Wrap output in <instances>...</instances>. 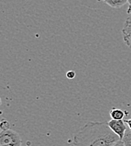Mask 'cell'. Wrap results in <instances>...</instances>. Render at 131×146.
Masks as SVG:
<instances>
[{"label": "cell", "mask_w": 131, "mask_h": 146, "mask_svg": "<svg viewBox=\"0 0 131 146\" xmlns=\"http://www.w3.org/2000/svg\"><path fill=\"white\" fill-rule=\"evenodd\" d=\"M121 140L107 123L88 122L74 134L76 146H113Z\"/></svg>", "instance_id": "cell-1"}, {"label": "cell", "mask_w": 131, "mask_h": 146, "mask_svg": "<svg viewBox=\"0 0 131 146\" xmlns=\"http://www.w3.org/2000/svg\"><path fill=\"white\" fill-rule=\"evenodd\" d=\"M21 139L17 132L9 129L0 133V146H21Z\"/></svg>", "instance_id": "cell-2"}, {"label": "cell", "mask_w": 131, "mask_h": 146, "mask_svg": "<svg viewBox=\"0 0 131 146\" xmlns=\"http://www.w3.org/2000/svg\"><path fill=\"white\" fill-rule=\"evenodd\" d=\"M108 127L110 128V129L114 132L115 134H117L119 139L122 140L123 138L124 137V134L127 131L128 128L126 123H124V120H114V119H111L110 121H108Z\"/></svg>", "instance_id": "cell-3"}, {"label": "cell", "mask_w": 131, "mask_h": 146, "mask_svg": "<svg viewBox=\"0 0 131 146\" xmlns=\"http://www.w3.org/2000/svg\"><path fill=\"white\" fill-rule=\"evenodd\" d=\"M122 35L125 44L131 49V16L125 19L122 29Z\"/></svg>", "instance_id": "cell-4"}, {"label": "cell", "mask_w": 131, "mask_h": 146, "mask_svg": "<svg viewBox=\"0 0 131 146\" xmlns=\"http://www.w3.org/2000/svg\"><path fill=\"white\" fill-rule=\"evenodd\" d=\"M102 1L114 9H120L121 7H123L124 4L128 3V0H102Z\"/></svg>", "instance_id": "cell-5"}, {"label": "cell", "mask_w": 131, "mask_h": 146, "mask_svg": "<svg viewBox=\"0 0 131 146\" xmlns=\"http://www.w3.org/2000/svg\"><path fill=\"white\" fill-rule=\"evenodd\" d=\"M110 116L112 119L114 120H123L124 117L125 116V113L119 108H112L110 111Z\"/></svg>", "instance_id": "cell-6"}, {"label": "cell", "mask_w": 131, "mask_h": 146, "mask_svg": "<svg viewBox=\"0 0 131 146\" xmlns=\"http://www.w3.org/2000/svg\"><path fill=\"white\" fill-rule=\"evenodd\" d=\"M123 142L124 143L125 146H131V130L127 129V131L124 134V137L123 138Z\"/></svg>", "instance_id": "cell-7"}, {"label": "cell", "mask_w": 131, "mask_h": 146, "mask_svg": "<svg viewBox=\"0 0 131 146\" xmlns=\"http://www.w3.org/2000/svg\"><path fill=\"white\" fill-rule=\"evenodd\" d=\"M9 129V123L6 120H2L1 123V131L2 130H6Z\"/></svg>", "instance_id": "cell-8"}, {"label": "cell", "mask_w": 131, "mask_h": 146, "mask_svg": "<svg viewBox=\"0 0 131 146\" xmlns=\"http://www.w3.org/2000/svg\"><path fill=\"white\" fill-rule=\"evenodd\" d=\"M75 76H76V73L73 71H69L68 72L66 73V77L68 79H73L75 77Z\"/></svg>", "instance_id": "cell-9"}, {"label": "cell", "mask_w": 131, "mask_h": 146, "mask_svg": "<svg viewBox=\"0 0 131 146\" xmlns=\"http://www.w3.org/2000/svg\"><path fill=\"white\" fill-rule=\"evenodd\" d=\"M124 123H126V125H127V128H128L129 129H130L131 130V118L128 119V120H125V121H124Z\"/></svg>", "instance_id": "cell-10"}, {"label": "cell", "mask_w": 131, "mask_h": 146, "mask_svg": "<svg viewBox=\"0 0 131 146\" xmlns=\"http://www.w3.org/2000/svg\"><path fill=\"white\" fill-rule=\"evenodd\" d=\"M113 146H125V145H124V143L123 142V140H119V141H118L117 143H115Z\"/></svg>", "instance_id": "cell-11"}, {"label": "cell", "mask_w": 131, "mask_h": 146, "mask_svg": "<svg viewBox=\"0 0 131 146\" xmlns=\"http://www.w3.org/2000/svg\"><path fill=\"white\" fill-rule=\"evenodd\" d=\"M127 14L131 16V5H130V7H129L128 9H127Z\"/></svg>", "instance_id": "cell-12"}, {"label": "cell", "mask_w": 131, "mask_h": 146, "mask_svg": "<svg viewBox=\"0 0 131 146\" xmlns=\"http://www.w3.org/2000/svg\"><path fill=\"white\" fill-rule=\"evenodd\" d=\"M128 3H130V5H131V0H128Z\"/></svg>", "instance_id": "cell-13"}, {"label": "cell", "mask_w": 131, "mask_h": 146, "mask_svg": "<svg viewBox=\"0 0 131 146\" xmlns=\"http://www.w3.org/2000/svg\"><path fill=\"white\" fill-rule=\"evenodd\" d=\"M2 146H7V145H2Z\"/></svg>", "instance_id": "cell-14"}]
</instances>
